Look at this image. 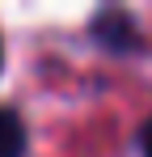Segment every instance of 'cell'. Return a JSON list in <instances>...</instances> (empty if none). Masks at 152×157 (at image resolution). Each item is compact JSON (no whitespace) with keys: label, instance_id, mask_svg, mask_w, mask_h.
<instances>
[{"label":"cell","instance_id":"cell-1","mask_svg":"<svg viewBox=\"0 0 152 157\" xmlns=\"http://www.w3.org/2000/svg\"><path fill=\"white\" fill-rule=\"evenodd\" d=\"M0 157H25V123L9 106H0Z\"/></svg>","mask_w":152,"mask_h":157},{"label":"cell","instance_id":"cell-2","mask_svg":"<svg viewBox=\"0 0 152 157\" xmlns=\"http://www.w3.org/2000/svg\"><path fill=\"white\" fill-rule=\"evenodd\" d=\"M144 153L152 157V119H148V123H144Z\"/></svg>","mask_w":152,"mask_h":157},{"label":"cell","instance_id":"cell-3","mask_svg":"<svg viewBox=\"0 0 152 157\" xmlns=\"http://www.w3.org/2000/svg\"><path fill=\"white\" fill-rule=\"evenodd\" d=\"M0 64H4V47H0Z\"/></svg>","mask_w":152,"mask_h":157}]
</instances>
